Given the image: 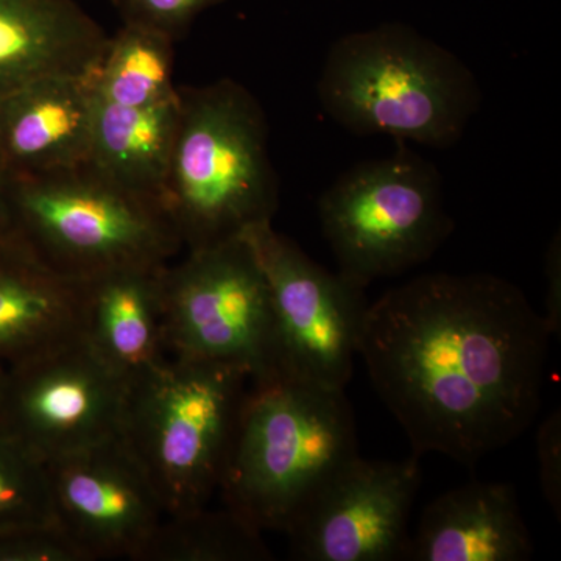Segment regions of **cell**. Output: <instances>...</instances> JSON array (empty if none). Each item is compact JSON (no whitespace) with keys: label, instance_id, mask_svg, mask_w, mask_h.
I'll return each instance as SVG.
<instances>
[{"label":"cell","instance_id":"6da1fadb","mask_svg":"<svg viewBox=\"0 0 561 561\" xmlns=\"http://www.w3.org/2000/svg\"><path fill=\"white\" fill-rule=\"evenodd\" d=\"M549 339L511 280L432 273L368 305L359 356L413 454L472 467L537 419Z\"/></svg>","mask_w":561,"mask_h":561},{"label":"cell","instance_id":"7a4b0ae2","mask_svg":"<svg viewBox=\"0 0 561 561\" xmlns=\"http://www.w3.org/2000/svg\"><path fill=\"white\" fill-rule=\"evenodd\" d=\"M179 92L160 203L184 249L216 245L272 224L279 187L257 99L231 79Z\"/></svg>","mask_w":561,"mask_h":561},{"label":"cell","instance_id":"3957f363","mask_svg":"<svg viewBox=\"0 0 561 561\" xmlns=\"http://www.w3.org/2000/svg\"><path fill=\"white\" fill-rule=\"evenodd\" d=\"M319 99L332 121L356 135L446 149L463 136L481 91L451 50L408 25L386 24L332 44Z\"/></svg>","mask_w":561,"mask_h":561},{"label":"cell","instance_id":"277c9868","mask_svg":"<svg viewBox=\"0 0 561 561\" xmlns=\"http://www.w3.org/2000/svg\"><path fill=\"white\" fill-rule=\"evenodd\" d=\"M357 454L345 390L279 379L250 383L219 494L225 507L262 534H286L313 494Z\"/></svg>","mask_w":561,"mask_h":561},{"label":"cell","instance_id":"5b68a950","mask_svg":"<svg viewBox=\"0 0 561 561\" xmlns=\"http://www.w3.org/2000/svg\"><path fill=\"white\" fill-rule=\"evenodd\" d=\"M250 383L230 365L171 356L128 382L121 437L168 515L198 511L219 493Z\"/></svg>","mask_w":561,"mask_h":561},{"label":"cell","instance_id":"8992f818","mask_svg":"<svg viewBox=\"0 0 561 561\" xmlns=\"http://www.w3.org/2000/svg\"><path fill=\"white\" fill-rule=\"evenodd\" d=\"M18 238L66 278L171 264L184 249L160 201L91 164L7 176Z\"/></svg>","mask_w":561,"mask_h":561},{"label":"cell","instance_id":"52a82bcc","mask_svg":"<svg viewBox=\"0 0 561 561\" xmlns=\"http://www.w3.org/2000/svg\"><path fill=\"white\" fill-rule=\"evenodd\" d=\"M319 219L339 275L360 289L431 260L454 228L440 173L404 142L343 173L321 195Z\"/></svg>","mask_w":561,"mask_h":561},{"label":"cell","instance_id":"ba28073f","mask_svg":"<svg viewBox=\"0 0 561 561\" xmlns=\"http://www.w3.org/2000/svg\"><path fill=\"white\" fill-rule=\"evenodd\" d=\"M162 295L169 356L230 365L251 383L271 381V287L243 236L165 265Z\"/></svg>","mask_w":561,"mask_h":561},{"label":"cell","instance_id":"9c48e42d","mask_svg":"<svg viewBox=\"0 0 561 561\" xmlns=\"http://www.w3.org/2000/svg\"><path fill=\"white\" fill-rule=\"evenodd\" d=\"M243 238L271 287L272 379L345 390L360 348L365 289L321 267L272 224L251 228Z\"/></svg>","mask_w":561,"mask_h":561},{"label":"cell","instance_id":"30bf717a","mask_svg":"<svg viewBox=\"0 0 561 561\" xmlns=\"http://www.w3.org/2000/svg\"><path fill=\"white\" fill-rule=\"evenodd\" d=\"M127 390L77 335L3 367L0 427L49 463L121 435Z\"/></svg>","mask_w":561,"mask_h":561},{"label":"cell","instance_id":"8fae6325","mask_svg":"<svg viewBox=\"0 0 561 561\" xmlns=\"http://www.w3.org/2000/svg\"><path fill=\"white\" fill-rule=\"evenodd\" d=\"M416 454L408 460L346 461L290 524V559L409 560V519L421 486Z\"/></svg>","mask_w":561,"mask_h":561},{"label":"cell","instance_id":"7c38bea8","mask_svg":"<svg viewBox=\"0 0 561 561\" xmlns=\"http://www.w3.org/2000/svg\"><path fill=\"white\" fill-rule=\"evenodd\" d=\"M55 522L87 561H142L165 508L121 435L46 463Z\"/></svg>","mask_w":561,"mask_h":561},{"label":"cell","instance_id":"4fadbf2b","mask_svg":"<svg viewBox=\"0 0 561 561\" xmlns=\"http://www.w3.org/2000/svg\"><path fill=\"white\" fill-rule=\"evenodd\" d=\"M94 72L33 81L0 101V171L38 175L90 157Z\"/></svg>","mask_w":561,"mask_h":561},{"label":"cell","instance_id":"5bb4252c","mask_svg":"<svg viewBox=\"0 0 561 561\" xmlns=\"http://www.w3.org/2000/svg\"><path fill=\"white\" fill-rule=\"evenodd\" d=\"M108 38L73 0H0V101L46 77L94 72Z\"/></svg>","mask_w":561,"mask_h":561},{"label":"cell","instance_id":"9a60e30c","mask_svg":"<svg viewBox=\"0 0 561 561\" xmlns=\"http://www.w3.org/2000/svg\"><path fill=\"white\" fill-rule=\"evenodd\" d=\"M165 265L119 268L81 283L80 335L127 382L169 357Z\"/></svg>","mask_w":561,"mask_h":561},{"label":"cell","instance_id":"2e32d148","mask_svg":"<svg viewBox=\"0 0 561 561\" xmlns=\"http://www.w3.org/2000/svg\"><path fill=\"white\" fill-rule=\"evenodd\" d=\"M534 556L515 490L471 482L443 493L421 515L409 560L524 561Z\"/></svg>","mask_w":561,"mask_h":561},{"label":"cell","instance_id":"e0dca14e","mask_svg":"<svg viewBox=\"0 0 561 561\" xmlns=\"http://www.w3.org/2000/svg\"><path fill=\"white\" fill-rule=\"evenodd\" d=\"M81 283L55 272L20 238L0 247V364L80 335Z\"/></svg>","mask_w":561,"mask_h":561},{"label":"cell","instance_id":"ac0fdd59","mask_svg":"<svg viewBox=\"0 0 561 561\" xmlns=\"http://www.w3.org/2000/svg\"><path fill=\"white\" fill-rule=\"evenodd\" d=\"M179 102L180 92L160 105L122 106L102 101L95 92L88 161L128 190L160 201Z\"/></svg>","mask_w":561,"mask_h":561},{"label":"cell","instance_id":"d6986e66","mask_svg":"<svg viewBox=\"0 0 561 561\" xmlns=\"http://www.w3.org/2000/svg\"><path fill=\"white\" fill-rule=\"evenodd\" d=\"M175 43L160 32L124 24L108 38L94 70L95 92L102 101L122 106H151L179 95L173 84Z\"/></svg>","mask_w":561,"mask_h":561},{"label":"cell","instance_id":"ffe728a7","mask_svg":"<svg viewBox=\"0 0 561 561\" xmlns=\"http://www.w3.org/2000/svg\"><path fill=\"white\" fill-rule=\"evenodd\" d=\"M273 553L262 531L238 513L209 505L165 515L142 561H267Z\"/></svg>","mask_w":561,"mask_h":561},{"label":"cell","instance_id":"44dd1931","mask_svg":"<svg viewBox=\"0 0 561 561\" xmlns=\"http://www.w3.org/2000/svg\"><path fill=\"white\" fill-rule=\"evenodd\" d=\"M51 523L46 463L0 427V534Z\"/></svg>","mask_w":561,"mask_h":561},{"label":"cell","instance_id":"7402d4cb","mask_svg":"<svg viewBox=\"0 0 561 561\" xmlns=\"http://www.w3.org/2000/svg\"><path fill=\"white\" fill-rule=\"evenodd\" d=\"M227 0H113L124 24L160 32L173 41L186 35L194 21Z\"/></svg>","mask_w":561,"mask_h":561},{"label":"cell","instance_id":"603a6c76","mask_svg":"<svg viewBox=\"0 0 561 561\" xmlns=\"http://www.w3.org/2000/svg\"><path fill=\"white\" fill-rule=\"evenodd\" d=\"M0 561H87L57 523L0 534Z\"/></svg>","mask_w":561,"mask_h":561},{"label":"cell","instance_id":"cb8c5ba5","mask_svg":"<svg viewBox=\"0 0 561 561\" xmlns=\"http://www.w3.org/2000/svg\"><path fill=\"white\" fill-rule=\"evenodd\" d=\"M542 496L551 505L557 519L561 518V415L553 411L537 434Z\"/></svg>","mask_w":561,"mask_h":561},{"label":"cell","instance_id":"d4e9b609","mask_svg":"<svg viewBox=\"0 0 561 561\" xmlns=\"http://www.w3.org/2000/svg\"><path fill=\"white\" fill-rule=\"evenodd\" d=\"M561 254L560 234L553 238L546 254V279H548V294H546V321L549 334L560 335L561 331Z\"/></svg>","mask_w":561,"mask_h":561},{"label":"cell","instance_id":"484cf974","mask_svg":"<svg viewBox=\"0 0 561 561\" xmlns=\"http://www.w3.org/2000/svg\"><path fill=\"white\" fill-rule=\"evenodd\" d=\"M16 238L13 219H11L9 195H7L5 173L0 171V247Z\"/></svg>","mask_w":561,"mask_h":561},{"label":"cell","instance_id":"4316f807","mask_svg":"<svg viewBox=\"0 0 561 561\" xmlns=\"http://www.w3.org/2000/svg\"><path fill=\"white\" fill-rule=\"evenodd\" d=\"M2 375H3V365L0 364V379H2Z\"/></svg>","mask_w":561,"mask_h":561}]
</instances>
